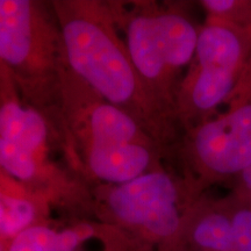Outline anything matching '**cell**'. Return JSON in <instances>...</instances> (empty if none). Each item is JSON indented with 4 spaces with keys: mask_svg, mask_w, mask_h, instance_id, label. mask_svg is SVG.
Segmentation results:
<instances>
[{
    "mask_svg": "<svg viewBox=\"0 0 251 251\" xmlns=\"http://www.w3.org/2000/svg\"><path fill=\"white\" fill-rule=\"evenodd\" d=\"M68 67L103 100L130 115L168 149L180 127L144 85L115 23L109 1H51Z\"/></svg>",
    "mask_w": 251,
    "mask_h": 251,
    "instance_id": "obj_1",
    "label": "cell"
},
{
    "mask_svg": "<svg viewBox=\"0 0 251 251\" xmlns=\"http://www.w3.org/2000/svg\"><path fill=\"white\" fill-rule=\"evenodd\" d=\"M109 4L144 85L159 106L176 119V96L196 55L200 26L194 25L183 5L177 2Z\"/></svg>",
    "mask_w": 251,
    "mask_h": 251,
    "instance_id": "obj_2",
    "label": "cell"
},
{
    "mask_svg": "<svg viewBox=\"0 0 251 251\" xmlns=\"http://www.w3.org/2000/svg\"><path fill=\"white\" fill-rule=\"evenodd\" d=\"M0 61L13 75L23 101L57 131L67 59L51 1L0 0Z\"/></svg>",
    "mask_w": 251,
    "mask_h": 251,
    "instance_id": "obj_3",
    "label": "cell"
},
{
    "mask_svg": "<svg viewBox=\"0 0 251 251\" xmlns=\"http://www.w3.org/2000/svg\"><path fill=\"white\" fill-rule=\"evenodd\" d=\"M98 191L108 214L119 224L161 251H185L188 209L203 196L186 178L161 168L129 183L99 185Z\"/></svg>",
    "mask_w": 251,
    "mask_h": 251,
    "instance_id": "obj_4",
    "label": "cell"
},
{
    "mask_svg": "<svg viewBox=\"0 0 251 251\" xmlns=\"http://www.w3.org/2000/svg\"><path fill=\"white\" fill-rule=\"evenodd\" d=\"M179 152L184 177L200 194L212 185L234 180L251 165V101L184 131Z\"/></svg>",
    "mask_w": 251,
    "mask_h": 251,
    "instance_id": "obj_5",
    "label": "cell"
},
{
    "mask_svg": "<svg viewBox=\"0 0 251 251\" xmlns=\"http://www.w3.org/2000/svg\"><path fill=\"white\" fill-rule=\"evenodd\" d=\"M165 152L155 141L91 147L78 152L70 165L85 183L121 185L164 168Z\"/></svg>",
    "mask_w": 251,
    "mask_h": 251,
    "instance_id": "obj_6",
    "label": "cell"
},
{
    "mask_svg": "<svg viewBox=\"0 0 251 251\" xmlns=\"http://www.w3.org/2000/svg\"><path fill=\"white\" fill-rule=\"evenodd\" d=\"M237 92L238 81L230 72L192 61L176 96L175 115L180 129L209 120L221 106H234Z\"/></svg>",
    "mask_w": 251,
    "mask_h": 251,
    "instance_id": "obj_7",
    "label": "cell"
},
{
    "mask_svg": "<svg viewBox=\"0 0 251 251\" xmlns=\"http://www.w3.org/2000/svg\"><path fill=\"white\" fill-rule=\"evenodd\" d=\"M193 62L236 77L238 92L234 106L251 101V28L205 20L199 28Z\"/></svg>",
    "mask_w": 251,
    "mask_h": 251,
    "instance_id": "obj_8",
    "label": "cell"
},
{
    "mask_svg": "<svg viewBox=\"0 0 251 251\" xmlns=\"http://www.w3.org/2000/svg\"><path fill=\"white\" fill-rule=\"evenodd\" d=\"M55 128L42 113L29 107L21 99L13 75L0 74V139L18 144L37 155L49 156Z\"/></svg>",
    "mask_w": 251,
    "mask_h": 251,
    "instance_id": "obj_9",
    "label": "cell"
},
{
    "mask_svg": "<svg viewBox=\"0 0 251 251\" xmlns=\"http://www.w3.org/2000/svg\"><path fill=\"white\" fill-rule=\"evenodd\" d=\"M185 251H234L233 226L225 198L201 196L188 209L184 230Z\"/></svg>",
    "mask_w": 251,
    "mask_h": 251,
    "instance_id": "obj_10",
    "label": "cell"
},
{
    "mask_svg": "<svg viewBox=\"0 0 251 251\" xmlns=\"http://www.w3.org/2000/svg\"><path fill=\"white\" fill-rule=\"evenodd\" d=\"M90 226L56 231L43 225L31 226L7 244V251H75L90 237Z\"/></svg>",
    "mask_w": 251,
    "mask_h": 251,
    "instance_id": "obj_11",
    "label": "cell"
},
{
    "mask_svg": "<svg viewBox=\"0 0 251 251\" xmlns=\"http://www.w3.org/2000/svg\"><path fill=\"white\" fill-rule=\"evenodd\" d=\"M207 21L237 28H251V0H202Z\"/></svg>",
    "mask_w": 251,
    "mask_h": 251,
    "instance_id": "obj_12",
    "label": "cell"
},
{
    "mask_svg": "<svg viewBox=\"0 0 251 251\" xmlns=\"http://www.w3.org/2000/svg\"><path fill=\"white\" fill-rule=\"evenodd\" d=\"M225 199L233 226L234 251H251V208L231 193Z\"/></svg>",
    "mask_w": 251,
    "mask_h": 251,
    "instance_id": "obj_13",
    "label": "cell"
},
{
    "mask_svg": "<svg viewBox=\"0 0 251 251\" xmlns=\"http://www.w3.org/2000/svg\"><path fill=\"white\" fill-rule=\"evenodd\" d=\"M249 192H251V165L237 178H235L231 188V193L237 197H242Z\"/></svg>",
    "mask_w": 251,
    "mask_h": 251,
    "instance_id": "obj_14",
    "label": "cell"
},
{
    "mask_svg": "<svg viewBox=\"0 0 251 251\" xmlns=\"http://www.w3.org/2000/svg\"><path fill=\"white\" fill-rule=\"evenodd\" d=\"M231 194H233V193H231ZM233 196L236 197L238 200H241V201H242L243 203H246L248 207H250V208H251V192L244 194V196H242V197H237V196H235V194H233Z\"/></svg>",
    "mask_w": 251,
    "mask_h": 251,
    "instance_id": "obj_15",
    "label": "cell"
},
{
    "mask_svg": "<svg viewBox=\"0 0 251 251\" xmlns=\"http://www.w3.org/2000/svg\"><path fill=\"white\" fill-rule=\"evenodd\" d=\"M5 218V203L4 200H2L1 194H0V226H1L2 221H4Z\"/></svg>",
    "mask_w": 251,
    "mask_h": 251,
    "instance_id": "obj_16",
    "label": "cell"
},
{
    "mask_svg": "<svg viewBox=\"0 0 251 251\" xmlns=\"http://www.w3.org/2000/svg\"><path fill=\"white\" fill-rule=\"evenodd\" d=\"M0 251H7V247L5 248V242L0 240Z\"/></svg>",
    "mask_w": 251,
    "mask_h": 251,
    "instance_id": "obj_17",
    "label": "cell"
},
{
    "mask_svg": "<svg viewBox=\"0 0 251 251\" xmlns=\"http://www.w3.org/2000/svg\"><path fill=\"white\" fill-rule=\"evenodd\" d=\"M6 69H8L7 67H6V65L4 64V63H2L1 61H0V72H2V71H5Z\"/></svg>",
    "mask_w": 251,
    "mask_h": 251,
    "instance_id": "obj_18",
    "label": "cell"
}]
</instances>
